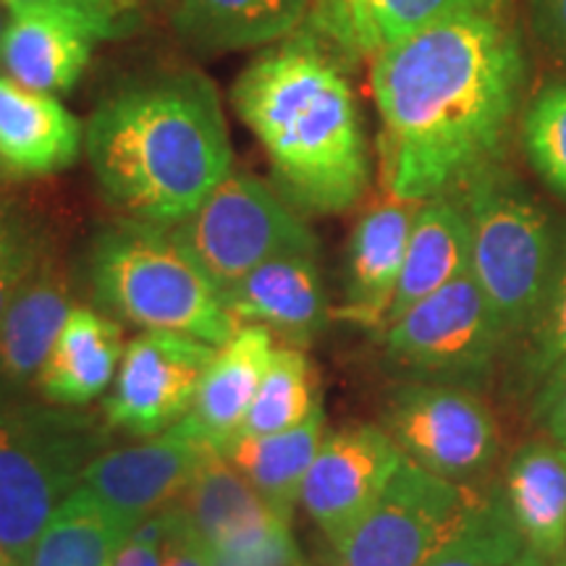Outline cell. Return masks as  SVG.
I'll list each match as a JSON object with an SVG mask.
<instances>
[{
	"label": "cell",
	"mask_w": 566,
	"mask_h": 566,
	"mask_svg": "<svg viewBox=\"0 0 566 566\" xmlns=\"http://www.w3.org/2000/svg\"><path fill=\"white\" fill-rule=\"evenodd\" d=\"M525 55L493 13L443 21L373 55L384 195H462L491 171L525 87Z\"/></svg>",
	"instance_id": "6da1fadb"
},
{
	"label": "cell",
	"mask_w": 566,
	"mask_h": 566,
	"mask_svg": "<svg viewBox=\"0 0 566 566\" xmlns=\"http://www.w3.org/2000/svg\"><path fill=\"white\" fill-rule=\"evenodd\" d=\"M84 150L111 208L168 229L233 171L221 95L192 69L132 82L105 97L84 126Z\"/></svg>",
	"instance_id": "7a4b0ae2"
},
{
	"label": "cell",
	"mask_w": 566,
	"mask_h": 566,
	"mask_svg": "<svg viewBox=\"0 0 566 566\" xmlns=\"http://www.w3.org/2000/svg\"><path fill=\"white\" fill-rule=\"evenodd\" d=\"M231 103L292 208L336 216L363 200L370 160L357 97L315 34L300 30L260 53L233 82Z\"/></svg>",
	"instance_id": "3957f363"
},
{
	"label": "cell",
	"mask_w": 566,
	"mask_h": 566,
	"mask_svg": "<svg viewBox=\"0 0 566 566\" xmlns=\"http://www.w3.org/2000/svg\"><path fill=\"white\" fill-rule=\"evenodd\" d=\"M24 388L0 375V546L21 566L55 509L108 451V422Z\"/></svg>",
	"instance_id": "277c9868"
},
{
	"label": "cell",
	"mask_w": 566,
	"mask_h": 566,
	"mask_svg": "<svg viewBox=\"0 0 566 566\" xmlns=\"http://www.w3.org/2000/svg\"><path fill=\"white\" fill-rule=\"evenodd\" d=\"M87 273L97 302L145 331L195 336L223 346L239 331L218 286L181 250L168 226H105L90 247Z\"/></svg>",
	"instance_id": "5b68a950"
},
{
	"label": "cell",
	"mask_w": 566,
	"mask_h": 566,
	"mask_svg": "<svg viewBox=\"0 0 566 566\" xmlns=\"http://www.w3.org/2000/svg\"><path fill=\"white\" fill-rule=\"evenodd\" d=\"M457 197L470 218L472 279L506 336L522 334L535 321L556 265L548 216L499 168L478 176Z\"/></svg>",
	"instance_id": "8992f818"
},
{
	"label": "cell",
	"mask_w": 566,
	"mask_h": 566,
	"mask_svg": "<svg viewBox=\"0 0 566 566\" xmlns=\"http://www.w3.org/2000/svg\"><path fill=\"white\" fill-rule=\"evenodd\" d=\"M171 237L221 294L268 260L317 252V239L302 212L260 176L239 168L192 216L171 226Z\"/></svg>",
	"instance_id": "52a82bcc"
},
{
	"label": "cell",
	"mask_w": 566,
	"mask_h": 566,
	"mask_svg": "<svg viewBox=\"0 0 566 566\" xmlns=\"http://www.w3.org/2000/svg\"><path fill=\"white\" fill-rule=\"evenodd\" d=\"M506 338L472 273L417 302L384 328L386 357L399 370L424 384L472 391L491 375Z\"/></svg>",
	"instance_id": "ba28073f"
},
{
	"label": "cell",
	"mask_w": 566,
	"mask_h": 566,
	"mask_svg": "<svg viewBox=\"0 0 566 566\" xmlns=\"http://www.w3.org/2000/svg\"><path fill=\"white\" fill-rule=\"evenodd\" d=\"M478 499L472 485L405 459L378 504L331 543L323 566H424L457 535Z\"/></svg>",
	"instance_id": "9c48e42d"
},
{
	"label": "cell",
	"mask_w": 566,
	"mask_h": 566,
	"mask_svg": "<svg viewBox=\"0 0 566 566\" xmlns=\"http://www.w3.org/2000/svg\"><path fill=\"white\" fill-rule=\"evenodd\" d=\"M384 430L409 462L462 485L488 475L501 449L491 407L464 386L412 380L396 388Z\"/></svg>",
	"instance_id": "30bf717a"
},
{
	"label": "cell",
	"mask_w": 566,
	"mask_h": 566,
	"mask_svg": "<svg viewBox=\"0 0 566 566\" xmlns=\"http://www.w3.org/2000/svg\"><path fill=\"white\" fill-rule=\"evenodd\" d=\"M218 346L195 336L145 331L124 349L122 367L105 396L108 428L155 438L192 412L202 375Z\"/></svg>",
	"instance_id": "8fae6325"
},
{
	"label": "cell",
	"mask_w": 566,
	"mask_h": 566,
	"mask_svg": "<svg viewBox=\"0 0 566 566\" xmlns=\"http://www.w3.org/2000/svg\"><path fill=\"white\" fill-rule=\"evenodd\" d=\"M405 459L378 424H354L323 438L304 478L300 504L328 546L378 504Z\"/></svg>",
	"instance_id": "7c38bea8"
},
{
	"label": "cell",
	"mask_w": 566,
	"mask_h": 566,
	"mask_svg": "<svg viewBox=\"0 0 566 566\" xmlns=\"http://www.w3.org/2000/svg\"><path fill=\"white\" fill-rule=\"evenodd\" d=\"M210 451L208 443L179 422L153 441L103 451L87 467L82 485L134 533L142 522L179 504Z\"/></svg>",
	"instance_id": "4fadbf2b"
},
{
	"label": "cell",
	"mask_w": 566,
	"mask_h": 566,
	"mask_svg": "<svg viewBox=\"0 0 566 566\" xmlns=\"http://www.w3.org/2000/svg\"><path fill=\"white\" fill-rule=\"evenodd\" d=\"M221 296L239 325H263L275 338L300 349L323 334L331 317L317 252H289L268 260Z\"/></svg>",
	"instance_id": "5bb4252c"
},
{
	"label": "cell",
	"mask_w": 566,
	"mask_h": 566,
	"mask_svg": "<svg viewBox=\"0 0 566 566\" xmlns=\"http://www.w3.org/2000/svg\"><path fill=\"white\" fill-rule=\"evenodd\" d=\"M417 210L420 202L384 195L363 212L349 239L346 300L336 310L342 321L384 331L405 268Z\"/></svg>",
	"instance_id": "9a60e30c"
},
{
	"label": "cell",
	"mask_w": 566,
	"mask_h": 566,
	"mask_svg": "<svg viewBox=\"0 0 566 566\" xmlns=\"http://www.w3.org/2000/svg\"><path fill=\"white\" fill-rule=\"evenodd\" d=\"M84 150V126L55 95L0 74V174L40 179L66 171Z\"/></svg>",
	"instance_id": "2e32d148"
},
{
	"label": "cell",
	"mask_w": 566,
	"mask_h": 566,
	"mask_svg": "<svg viewBox=\"0 0 566 566\" xmlns=\"http://www.w3.org/2000/svg\"><path fill=\"white\" fill-rule=\"evenodd\" d=\"M273 349L275 336L254 323L239 325L237 334L216 349V357L197 388L192 412L181 422L218 454H229L242 436Z\"/></svg>",
	"instance_id": "e0dca14e"
},
{
	"label": "cell",
	"mask_w": 566,
	"mask_h": 566,
	"mask_svg": "<svg viewBox=\"0 0 566 566\" xmlns=\"http://www.w3.org/2000/svg\"><path fill=\"white\" fill-rule=\"evenodd\" d=\"M124 349L122 325L87 304H74L34 380L38 391L51 405L87 407L116 380Z\"/></svg>",
	"instance_id": "ac0fdd59"
},
{
	"label": "cell",
	"mask_w": 566,
	"mask_h": 566,
	"mask_svg": "<svg viewBox=\"0 0 566 566\" xmlns=\"http://www.w3.org/2000/svg\"><path fill=\"white\" fill-rule=\"evenodd\" d=\"M95 38L51 11H11L0 48V74L21 87L48 95L74 90L90 66Z\"/></svg>",
	"instance_id": "d6986e66"
},
{
	"label": "cell",
	"mask_w": 566,
	"mask_h": 566,
	"mask_svg": "<svg viewBox=\"0 0 566 566\" xmlns=\"http://www.w3.org/2000/svg\"><path fill=\"white\" fill-rule=\"evenodd\" d=\"M499 0H315V27L352 53L375 55L443 21L493 13Z\"/></svg>",
	"instance_id": "ffe728a7"
},
{
	"label": "cell",
	"mask_w": 566,
	"mask_h": 566,
	"mask_svg": "<svg viewBox=\"0 0 566 566\" xmlns=\"http://www.w3.org/2000/svg\"><path fill=\"white\" fill-rule=\"evenodd\" d=\"M71 310L69 271L53 250L0 317V375L17 386L34 384Z\"/></svg>",
	"instance_id": "44dd1931"
},
{
	"label": "cell",
	"mask_w": 566,
	"mask_h": 566,
	"mask_svg": "<svg viewBox=\"0 0 566 566\" xmlns=\"http://www.w3.org/2000/svg\"><path fill=\"white\" fill-rule=\"evenodd\" d=\"M315 0H174V30L197 53H233L292 38Z\"/></svg>",
	"instance_id": "7402d4cb"
},
{
	"label": "cell",
	"mask_w": 566,
	"mask_h": 566,
	"mask_svg": "<svg viewBox=\"0 0 566 566\" xmlns=\"http://www.w3.org/2000/svg\"><path fill=\"white\" fill-rule=\"evenodd\" d=\"M470 265L472 231L462 200L436 197V200L420 202L386 325L405 315L417 302L428 300L430 294L462 279L470 273Z\"/></svg>",
	"instance_id": "603a6c76"
},
{
	"label": "cell",
	"mask_w": 566,
	"mask_h": 566,
	"mask_svg": "<svg viewBox=\"0 0 566 566\" xmlns=\"http://www.w3.org/2000/svg\"><path fill=\"white\" fill-rule=\"evenodd\" d=\"M506 506L530 551L556 562L566 551V449L530 441L506 467Z\"/></svg>",
	"instance_id": "cb8c5ba5"
},
{
	"label": "cell",
	"mask_w": 566,
	"mask_h": 566,
	"mask_svg": "<svg viewBox=\"0 0 566 566\" xmlns=\"http://www.w3.org/2000/svg\"><path fill=\"white\" fill-rule=\"evenodd\" d=\"M325 415L317 407L302 424L273 436L239 438L229 449L231 464L250 480L260 499L292 525L294 509L302 499V485L323 443Z\"/></svg>",
	"instance_id": "d4e9b609"
},
{
	"label": "cell",
	"mask_w": 566,
	"mask_h": 566,
	"mask_svg": "<svg viewBox=\"0 0 566 566\" xmlns=\"http://www.w3.org/2000/svg\"><path fill=\"white\" fill-rule=\"evenodd\" d=\"M129 535L103 501L80 485L48 520L27 566H111Z\"/></svg>",
	"instance_id": "484cf974"
},
{
	"label": "cell",
	"mask_w": 566,
	"mask_h": 566,
	"mask_svg": "<svg viewBox=\"0 0 566 566\" xmlns=\"http://www.w3.org/2000/svg\"><path fill=\"white\" fill-rule=\"evenodd\" d=\"M176 506L189 516L208 546L279 516L260 499L250 480L231 464V459L218 451H210L202 459L187 493Z\"/></svg>",
	"instance_id": "4316f807"
},
{
	"label": "cell",
	"mask_w": 566,
	"mask_h": 566,
	"mask_svg": "<svg viewBox=\"0 0 566 566\" xmlns=\"http://www.w3.org/2000/svg\"><path fill=\"white\" fill-rule=\"evenodd\" d=\"M317 407H323V401L315 365L300 346H275L239 438L286 433Z\"/></svg>",
	"instance_id": "83f0119b"
},
{
	"label": "cell",
	"mask_w": 566,
	"mask_h": 566,
	"mask_svg": "<svg viewBox=\"0 0 566 566\" xmlns=\"http://www.w3.org/2000/svg\"><path fill=\"white\" fill-rule=\"evenodd\" d=\"M527 546L509 512L504 491L480 493L462 527L424 566H512Z\"/></svg>",
	"instance_id": "f1b7e54d"
},
{
	"label": "cell",
	"mask_w": 566,
	"mask_h": 566,
	"mask_svg": "<svg viewBox=\"0 0 566 566\" xmlns=\"http://www.w3.org/2000/svg\"><path fill=\"white\" fill-rule=\"evenodd\" d=\"M51 252V237L38 216L6 197L0 202V317Z\"/></svg>",
	"instance_id": "f546056e"
},
{
	"label": "cell",
	"mask_w": 566,
	"mask_h": 566,
	"mask_svg": "<svg viewBox=\"0 0 566 566\" xmlns=\"http://www.w3.org/2000/svg\"><path fill=\"white\" fill-rule=\"evenodd\" d=\"M522 137L541 179L566 197V84L537 92L522 122Z\"/></svg>",
	"instance_id": "4dcf8cb0"
},
{
	"label": "cell",
	"mask_w": 566,
	"mask_h": 566,
	"mask_svg": "<svg viewBox=\"0 0 566 566\" xmlns=\"http://www.w3.org/2000/svg\"><path fill=\"white\" fill-rule=\"evenodd\" d=\"M525 334L527 352L522 367H525L527 384L537 388L546 375L566 363V247L556 254L546 294Z\"/></svg>",
	"instance_id": "1f68e13d"
},
{
	"label": "cell",
	"mask_w": 566,
	"mask_h": 566,
	"mask_svg": "<svg viewBox=\"0 0 566 566\" xmlns=\"http://www.w3.org/2000/svg\"><path fill=\"white\" fill-rule=\"evenodd\" d=\"M9 11L38 9L66 17L95 40H118L139 24L137 0H0Z\"/></svg>",
	"instance_id": "d6a6232c"
},
{
	"label": "cell",
	"mask_w": 566,
	"mask_h": 566,
	"mask_svg": "<svg viewBox=\"0 0 566 566\" xmlns=\"http://www.w3.org/2000/svg\"><path fill=\"white\" fill-rule=\"evenodd\" d=\"M166 541H163V566H212L208 541L197 533L189 516L179 506L163 512Z\"/></svg>",
	"instance_id": "836d02e7"
},
{
	"label": "cell",
	"mask_w": 566,
	"mask_h": 566,
	"mask_svg": "<svg viewBox=\"0 0 566 566\" xmlns=\"http://www.w3.org/2000/svg\"><path fill=\"white\" fill-rule=\"evenodd\" d=\"M533 422L546 433L548 441L566 449V363L537 384Z\"/></svg>",
	"instance_id": "e575fe53"
},
{
	"label": "cell",
	"mask_w": 566,
	"mask_h": 566,
	"mask_svg": "<svg viewBox=\"0 0 566 566\" xmlns=\"http://www.w3.org/2000/svg\"><path fill=\"white\" fill-rule=\"evenodd\" d=\"M163 541H166V516L160 512L153 520L142 522L126 537L111 566H163Z\"/></svg>",
	"instance_id": "d590c367"
},
{
	"label": "cell",
	"mask_w": 566,
	"mask_h": 566,
	"mask_svg": "<svg viewBox=\"0 0 566 566\" xmlns=\"http://www.w3.org/2000/svg\"><path fill=\"white\" fill-rule=\"evenodd\" d=\"M537 32L566 61V0H533Z\"/></svg>",
	"instance_id": "8d00e7d4"
},
{
	"label": "cell",
	"mask_w": 566,
	"mask_h": 566,
	"mask_svg": "<svg viewBox=\"0 0 566 566\" xmlns=\"http://www.w3.org/2000/svg\"><path fill=\"white\" fill-rule=\"evenodd\" d=\"M512 566H554V562H548V558H543L541 554H535V551L527 548Z\"/></svg>",
	"instance_id": "74e56055"
},
{
	"label": "cell",
	"mask_w": 566,
	"mask_h": 566,
	"mask_svg": "<svg viewBox=\"0 0 566 566\" xmlns=\"http://www.w3.org/2000/svg\"><path fill=\"white\" fill-rule=\"evenodd\" d=\"M9 19H11L9 6L0 3V48H3V38H6V27H9Z\"/></svg>",
	"instance_id": "f35d334b"
},
{
	"label": "cell",
	"mask_w": 566,
	"mask_h": 566,
	"mask_svg": "<svg viewBox=\"0 0 566 566\" xmlns=\"http://www.w3.org/2000/svg\"><path fill=\"white\" fill-rule=\"evenodd\" d=\"M0 566H21V564L9 554V551L0 546Z\"/></svg>",
	"instance_id": "ab89813d"
},
{
	"label": "cell",
	"mask_w": 566,
	"mask_h": 566,
	"mask_svg": "<svg viewBox=\"0 0 566 566\" xmlns=\"http://www.w3.org/2000/svg\"><path fill=\"white\" fill-rule=\"evenodd\" d=\"M554 566H566V551H564V554H562V556H558V558H556V562H554Z\"/></svg>",
	"instance_id": "60d3db41"
},
{
	"label": "cell",
	"mask_w": 566,
	"mask_h": 566,
	"mask_svg": "<svg viewBox=\"0 0 566 566\" xmlns=\"http://www.w3.org/2000/svg\"><path fill=\"white\" fill-rule=\"evenodd\" d=\"M3 179H6V176L0 174V184H3ZM3 200H6V195H3V187H0V202H3Z\"/></svg>",
	"instance_id": "b9f144b4"
}]
</instances>
